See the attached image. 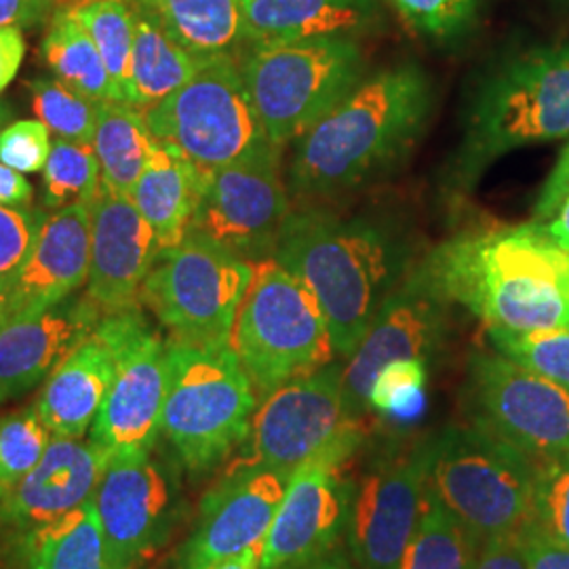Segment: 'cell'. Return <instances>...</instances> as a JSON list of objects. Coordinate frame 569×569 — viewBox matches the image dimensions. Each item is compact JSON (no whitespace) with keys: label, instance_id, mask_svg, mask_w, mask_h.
Returning <instances> with one entry per match:
<instances>
[{"label":"cell","instance_id":"d6a6232c","mask_svg":"<svg viewBox=\"0 0 569 569\" xmlns=\"http://www.w3.org/2000/svg\"><path fill=\"white\" fill-rule=\"evenodd\" d=\"M61 9L96 42L119 102L131 103V51L136 18L131 0H66Z\"/></svg>","mask_w":569,"mask_h":569},{"label":"cell","instance_id":"8fae6325","mask_svg":"<svg viewBox=\"0 0 569 569\" xmlns=\"http://www.w3.org/2000/svg\"><path fill=\"white\" fill-rule=\"evenodd\" d=\"M98 331L112 346L117 369L89 439L108 460L150 451L163 435L167 340L142 306L103 315Z\"/></svg>","mask_w":569,"mask_h":569},{"label":"cell","instance_id":"44dd1931","mask_svg":"<svg viewBox=\"0 0 569 569\" xmlns=\"http://www.w3.org/2000/svg\"><path fill=\"white\" fill-rule=\"evenodd\" d=\"M103 312L87 293L37 312L0 315V390L21 397L44 382L98 329Z\"/></svg>","mask_w":569,"mask_h":569},{"label":"cell","instance_id":"b9f144b4","mask_svg":"<svg viewBox=\"0 0 569 569\" xmlns=\"http://www.w3.org/2000/svg\"><path fill=\"white\" fill-rule=\"evenodd\" d=\"M51 146V131L41 121L11 122L0 129V163L20 173H37L44 169Z\"/></svg>","mask_w":569,"mask_h":569},{"label":"cell","instance_id":"5bb4252c","mask_svg":"<svg viewBox=\"0 0 569 569\" xmlns=\"http://www.w3.org/2000/svg\"><path fill=\"white\" fill-rule=\"evenodd\" d=\"M281 148L268 146L239 163L207 171L190 232L222 244L247 262L274 256L289 218Z\"/></svg>","mask_w":569,"mask_h":569},{"label":"cell","instance_id":"e0dca14e","mask_svg":"<svg viewBox=\"0 0 569 569\" xmlns=\"http://www.w3.org/2000/svg\"><path fill=\"white\" fill-rule=\"evenodd\" d=\"M446 306L448 300L422 266L390 289L363 340L342 367L346 407L352 418L366 411L369 388L382 367L399 359L428 361L432 357L446 333Z\"/></svg>","mask_w":569,"mask_h":569},{"label":"cell","instance_id":"4dcf8cb0","mask_svg":"<svg viewBox=\"0 0 569 569\" xmlns=\"http://www.w3.org/2000/svg\"><path fill=\"white\" fill-rule=\"evenodd\" d=\"M41 60L56 79L82 96L98 102H119L96 42L60 4L53 9L49 30L42 37Z\"/></svg>","mask_w":569,"mask_h":569},{"label":"cell","instance_id":"f1b7e54d","mask_svg":"<svg viewBox=\"0 0 569 569\" xmlns=\"http://www.w3.org/2000/svg\"><path fill=\"white\" fill-rule=\"evenodd\" d=\"M91 146L100 161L102 186L131 197L154 146L142 108L102 102Z\"/></svg>","mask_w":569,"mask_h":569},{"label":"cell","instance_id":"db71d44e","mask_svg":"<svg viewBox=\"0 0 569 569\" xmlns=\"http://www.w3.org/2000/svg\"><path fill=\"white\" fill-rule=\"evenodd\" d=\"M133 2H140V4H152L154 0H133Z\"/></svg>","mask_w":569,"mask_h":569},{"label":"cell","instance_id":"836d02e7","mask_svg":"<svg viewBox=\"0 0 569 569\" xmlns=\"http://www.w3.org/2000/svg\"><path fill=\"white\" fill-rule=\"evenodd\" d=\"M102 188L100 161L91 143L56 138L42 169V203L47 209L93 203Z\"/></svg>","mask_w":569,"mask_h":569},{"label":"cell","instance_id":"9c48e42d","mask_svg":"<svg viewBox=\"0 0 569 569\" xmlns=\"http://www.w3.org/2000/svg\"><path fill=\"white\" fill-rule=\"evenodd\" d=\"M253 262L234 256L203 234L161 249L140 291V302L169 331L171 340L197 346L230 345Z\"/></svg>","mask_w":569,"mask_h":569},{"label":"cell","instance_id":"d590c367","mask_svg":"<svg viewBox=\"0 0 569 569\" xmlns=\"http://www.w3.org/2000/svg\"><path fill=\"white\" fill-rule=\"evenodd\" d=\"M488 333L496 352L569 390V327Z\"/></svg>","mask_w":569,"mask_h":569},{"label":"cell","instance_id":"2e32d148","mask_svg":"<svg viewBox=\"0 0 569 569\" xmlns=\"http://www.w3.org/2000/svg\"><path fill=\"white\" fill-rule=\"evenodd\" d=\"M110 569H133L169 536L178 486L150 451L110 458L93 493Z\"/></svg>","mask_w":569,"mask_h":569},{"label":"cell","instance_id":"ac0fdd59","mask_svg":"<svg viewBox=\"0 0 569 569\" xmlns=\"http://www.w3.org/2000/svg\"><path fill=\"white\" fill-rule=\"evenodd\" d=\"M350 439L298 468L262 547V569H291L326 555L348 517V491L340 467L357 448Z\"/></svg>","mask_w":569,"mask_h":569},{"label":"cell","instance_id":"83f0119b","mask_svg":"<svg viewBox=\"0 0 569 569\" xmlns=\"http://www.w3.org/2000/svg\"><path fill=\"white\" fill-rule=\"evenodd\" d=\"M21 569H110L93 498L16 540Z\"/></svg>","mask_w":569,"mask_h":569},{"label":"cell","instance_id":"ee69618b","mask_svg":"<svg viewBox=\"0 0 569 569\" xmlns=\"http://www.w3.org/2000/svg\"><path fill=\"white\" fill-rule=\"evenodd\" d=\"M475 569H529L519 536L486 540Z\"/></svg>","mask_w":569,"mask_h":569},{"label":"cell","instance_id":"3957f363","mask_svg":"<svg viewBox=\"0 0 569 569\" xmlns=\"http://www.w3.org/2000/svg\"><path fill=\"white\" fill-rule=\"evenodd\" d=\"M569 136V44L536 47L498 63L477 91L449 164L453 194L468 192L498 159Z\"/></svg>","mask_w":569,"mask_h":569},{"label":"cell","instance_id":"d6986e66","mask_svg":"<svg viewBox=\"0 0 569 569\" xmlns=\"http://www.w3.org/2000/svg\"><path fill=\"white\" fill-rule=\"evenodd\" d=\"M287 477L241 462L201 502L197 523L178 555V569H204L226 557L264 545L281 507Z\"/></svg>","mask_w":569,"mask_h":569},{"label":"cell","instance_id":"277c9868","mask_svg":"<svg viewBox=\"0 0 569 569\" xmlns=\"http://www.w3.org/2000/svg\"><path fill=\"white\" fill-rule=\"evenodd\" d=\"M272 258L310 289L336 355L348 359L390 293L395 260L385 234L323 211L289 213Z\"/></svg>","mask_w":569,"mask_h":569},{"label":"cell","instance_id":"484cf974","mask_svg":"<svg viewBox=\"0 0 569 569\" xmlns=\"http://www.w3.org/2000/svg\"><path fill=\"white\" fill-rule=\"evenodd\" d=\"M207 171L169 143L157 142L131 192L161 249L182 243L201 203Z\"/></svg>","mask_w":569,"mask_h":569},{"label":"cell","instance_id":"f6af8a7d","mask_svg":"<svg viewBox=\"0 0 569 569\" xmlns=\"http://www.w3.org/2000/svg\"><path fill=\"white\" fill-rule=\"evenodd\" d=\"M26 58V39L18 26L0 28V93L16 81Z\"/></svg>","mask_w":569,"mask_h":569},{"label":"cell","instance_id":"7c38bea8","mask_svg":"<svg viewBox=\"0 0 569 569\" xmlns=\"http://www.w3.org/2000/svg\"><path fill=\"white\" fill-rule=\"evenodd\" d=\"M350 439H361L357 418L348 413L342 367L326 366L284 382L266 395L256 409L241 462L262 465L287 479Z\"/></svg>","mask_w":569,"mask_h":569},{"label":"cell","instance_id":"74e56055","mask_svg":"<svg viewBox=\"0 0 569 569\" xmlns=\"http://www.w3.org/2000/svg\"><path fill=\"white\" fill-rule=\"evenodd\" d=\"M428 380V361L399 359L382 367L369 388L367 409L385 416L409 418L420 411Z\"/></svg>","mask_w":569,"mask_h":569},{"label":"cell","instance_id":"c3c4849f","mask_svg":"<svg viewBox=\"0 0 569 569\" xmlns=\"http://www.w3.org/2000/svg\"><path fill=\"white\" fill-rule=\"evenodd\" d=\"M34 188L23 173L0 163V204H28L32 201Z\"/></svg>","mask_w":569,"mask_h":569},{"label":"cell","instance_id":"7dc6e473","mask_svg":"<svg viewBox=\"0 0 569 569\" xmlns=\"http://www.w3.org/2000/svg\"><path fill=\"white\" fill-rule=\"evenodd\" d=\"M53 13V0H0V28H34Z\"/></svg>","mask_w":569,"mask_h":569},{"label":"cell","instance_id":"d4e9b609","mask_svg":"<svg viewBox=\"0 0 569 569\" xmlns=\"http://www.w3.org/2000/svg\"><path fill=\"white\" fill-rule=\"evenodd\" d=\"M243 42L357 39L378 20L376 0H241Z\"/></svg>","mask_w":569,"mask_h":569},{"label":"cell","instance_id":"ba28073f","mask_svg":"<svg viewBox=\"0 0 569 569\" xmlns=\"http://www.w3.org/2000/svg\"><path fill=\"white\" fill-rule=\"evenodd\" d=\"M268 140L283 148L363 81L357 39L249 44L239 61Z\"/></svg>","mask_w":569,"mask_h":569},{"label":"cell","instance_id":"8d00e7d4","mask_svg":"<svg viewBox=\"0 0 569 569\" xmlns=\"http://www.w3.org/2000/svg\"><path fill=\"white\" fill-rule=\"evenodd\" d=\"M51 437L37 406H23L0 416V498L41 462Z\"/></svg>","mask_w":569,"mask_h":569},{"label":"cell","instance_id":"9a60e30c","mask_svg":"<svg viewBox=\"0 0 569 569\" xmlns=\"http://www.w3.org/2000/svg\"><path fill=\"white\" fill-rule=\"evenodd\" d=\"M437 437L388 458L361 479L348 505V547L359 569H397L427 496Z\"/></svg>","mask_w":569,"mask_h":569},{"label":"cell","instance_id":"f907efd6","mask_svg":"<svg viewBox=\"0 0 569 569\" xmlns=\"http://www.w3.org/2000/svg\"><path fill=\"white\" fill-rule=\"evenodd\" d=\"M262 547H253L239 555L226 557L222 561H216L204 569H262Z\"/></svg>","mask_w":569,"mask_h":569},{"label":"cell","instance_id":"5b68a950","mask_svg":"<svg viewBox=\"0 0 569 569\" xmlns=\"http://www.w3.org/2000/svg\"><path fill=\"white\" fill-rule=\"evenodd\" d=\"M256 409L258 392L232 346L167 338L163 435L190 472L204 475L243 446Z\"/></svg>","mask_w":569,"mask_h":569},{"label":"cell","instance_id":"f546056e","mask_svg":"<svg viewBox=\"0 0 569 569\" xmlns=\"http://www.w3.org/2000/svg\"><path fill=\"white\" fill-rule=\"evenodd\" d=\"M164 30L199 60L234 56L243 42L241 0H154Z\"/></svg>","mask_w":569,"mask_h":569},{"label":"cell","instance_id":"ffe728a7","mask_svg":"<svg viewBox=\"0 0 569 569\" xmlns=\"http://www.w3.org/2000/svg\"><path fill=\"white\" fill-rule=\"evenodd\" d=\"M159 253V239L131 197L102 186L91 203L87 298L103 315L142 306L140 291Z\"/></svg>","mask_w":569,"mask_h":569},{"label":"cell","instance_id":"bcb514c9","mask_svg":"<svg viewBox=\"0 0 569 569\" xmlns=\"http://www.w3.org/2000/svg\"><path fill=\"white\" fill-rule=\"evenodd\" d=\"M569 197V146L559 157V163L552 169L549 182L545 183L542 194L536 204V222H545L552 211Z\"/></svg>","mask_w":569,"mask_h":569},{"label":"cell","instance_id":"8992f818","mask_svg":"<svg viewBox=\"0 0 569 569\" xmlns=\"http://www.w3.org/2000/svg\"><path fill=\"white\" fill-rule=\"evenodd\" d=\"M230 346L258 399L329 366L336 357L326 317L310 289L274 258L253 264Z\"/></svg>","mask_w":569,"mask_h":569},{"label":"cell","instance_id":"7a4b0ae2","mask_svg":"<svg viewBox=\"0 0 569 569\" xmlns=\"http://www.w3.org/2000/svg\"><path fill=\"white\" fill-rule=\"evenodd\" d=\"M430 108V81L416 63H399L363 79L296 140L291 192L300 199H326L369 182L420 138Z\"/></svg>","mask_w":569,"mask_h":569},{"label":"cell","instance_id":"7bdbcfd3","mask_svg":"<svg viewBox=\"0 0 569 569\" xmlns=\"http://www.w3.org/2000/svg\"><path fill=\"white\" fill-rule=\"evenodd\" d=\"M517 536L529 569H569V547L531 521Z\"/></svg>","mask_w":569,"mask_h":569},{"label":"cell","instance_id":"52a82bcc","mask_svg":"<svg viewBox=\"0 0 569 569\" xmlns=\"http://www.w3.org/2000/svg\"><path fill=\"white\" fill-rule=\"evenodd\" d=\"M540 465L472 422L437 435L428 488L481 542L515 536L533 515Z\"/></svg>","mask_w":569,"mask_h":569},{"label":"cell","instance_id":"60d3db41","mask_svg":"<svg viewBox=\"0 0 569 569\" xmlns=\"http://www.w3.org/2000/svg\"><path fill=\"white\" fill-rule=\"evenodd\" d=\"M531 523L569 547V451L540 467Z\"/></svg>","mask_w":569,"mask_h":569},{"label":"cell","instance_id":"30bf717a","mask_svg":"<svg viewBox=\"0 0 569 569\" xmlns=\"http://www.w3.org/2000/svg\"><path fill=\"white\" fill-rule=\"evenodd\" d=\"M143 112L157 142L173 146L204 171L272 146L234 56L204 60L190 81Z\"/></svg>","mask_w":569,"mask_h":569},{"label":"cell","instance_id":"4316f807","mask_svg":"<svg viewBox=\"0 0 569 569\" xmlns=\"http://www.w3.org/2000/svg\"><path fill=\"white\" fill-rule=\"evenodd\" d=\"M133 18L131 106L148 110L190 81L204 60L194 58L164 30L150 4L133 2Z\"/></svg>","mask_w":569,"mask_h":569},{"label":"cell","instance_id":"4fadbf2b","mask_svg":"<svg viewBox=\"0 0 569 569\" xmlns=\"http://www.w3.org/2000/svg\"><path fill=\"white\" fill-rule=\"evenodd\" d=\"M472 422L528 453L540 467L569 451V390L500 352L468 361Z\"/></svg>","mask_w":569,"mask_h":569},{"label":"cell","instance_id":"1f68e13d","mask_svg":"<svg viewBox=\"0 0 569 569\" xmlns=\"http://www.w3.org/2000/svg\"><path fill=\"white\" fill-rule=\"evenodd\" d=\"M481 547L483 542L428 488L397 569H475Z\"/></svg>","mask_w":569,"mask_h":569},{"label":"cell","instance_id":"6da1fadb","mask_svg":"<svg viewBox=\"0 0 569 569\" xmlns=\"http://www.w3.org/2000/svg\"><path fill=\"white\" fill-rule=\"evenodd\" d=\"M422 270L448 302L465 306L488 329L569 327V253L538 222L458 234Z\"/></svg>","mask_w":569,"mask_h":569},{"label":"cell","instance_id":"603a6c76","mask_svg":"<svg viewBox=\"0 0 569 569\" xmlns=\"http://www.w3.org/2000/svg\"><path fill=\"white\" fill-rule=\"evenodd\" d=\"M91 203H72L47 218L18 277L0 296V315L37 312L74 296L89 279Z\"/></svg>","mask_w":569,"mask_h":569},{"label":"cell","instance_id":"f5cc1de1","mask_svg":"<svg viewBox=\"0 0 569 569\" xmlns=\"http://www.w3.org/2000/svg\"><path fill=\"white\" fill-rule=\"evenodd\" d=\"M11 119V106L4 100H0V129L7 127V122Z\"/></svg>","mask_w":569,"mask_h":569},{"label":"cell","instance_id":"7402d4cb","mask_svg":"<svg viewBox=\"0 0 569 569\" xmlns=\"http://www.w3.org/2000/svg\"><path fill=\"white\" fill-rule=\"evenodd\" d=\"M108 458L91 439L51 437L41 462L0 498V533L20 540L89 502Z\"/></svg>","mask_w":569,"mask_h":569},{"label":"cell","instance_id":"ab89813d","mask_svg":"<svg viewBox=\"0 0 569 569\" xmlns=\"http://www.w3.org/2000/svg\"><path fill=\"white\" fill-rule=\"evenodd\" d=\"M47 211L28 204H0V296L18 277L39 241Z\"/></svg>","mask_w":569,"mask_h":569},{"label":"cell","instance_id":"816d5d0a","mask_svg":"<svg viewBox=\"0 0 569 569\" xmlns=\"http://www.w3.org/2000/svg\"><path fill=\"white\" fill-rule=\"evenodd\" d=\"M291 569H357L348 559H346L345 555H338V552H326V555H321V557H317V559H310V561H306L302 566H298V568Z\"/></svg>","mask_w":569,"mask_h":569},{"label":"cell","instance_id":"e575fe53","mask_svg":"<svg viewBox=\"0 0 569 569\" xmlns=\"http://www.w3.org/2000/svg\"><path fill=\"white\" fill-rule=\"evenodd\" d=\"M28 91L39 121L56 138L72 142H93L102 102L82 96L53 74H41L32 79L28 82Z\"/></svg>","mask_w":569,"mask_h":569},{"label":"cell","instance_id":"f35d334b","mask_svg":"<svg viewBox=\"0 0 569 569\" xmlns=\"http://www.w3.org/2000/svg\"><path fill=\"white\" fill-rule=\"evenodd\" d=\"M409 30L430 41H451L475 23L481 0H388Z\"/></svg>","mask_w":569,"mask_h":569},{"label":"cell","instance_id":"681fc988","mask_svg":"<svg viewBox=\"0 0 569 569\" xmlns=\"http://www.w3.org/2000/svg\"><path fill=\"white\" fill-rule=\"evenodd\" d=\"M550 243L569 253V197L559 204L545 222H538Z\"/></svg>","mask_w":569,"mask_h":569},{"label":"cell","instance_id":"cb8c5ba5","mask_svg":"<svg viewBox=\"0 0 569 569\" xmlns=\"http://www.w3.org/2000/svg\"><path fill=\"white\" fill-rule=\"evenodd\" d=\"M112 346L96 329L44 380L37 399L42 425L53 437L82 439L89 435L114 378Z\"/></svg>","mask_w":569,"mask_h":569},{"label":"cell","instance_id":"11a10c76","mask_svg":"<svg viewBox=\"0 0 569 569\" xmlns=\"http://www.w3.org/2000/svg\"><path fill=\"white\" fill-rule=\"evenodd\" d=\"M0 401H4V397H2V390H0Z\"/></svg>","mask_w":569,"mask_h":569}]
</instances>
